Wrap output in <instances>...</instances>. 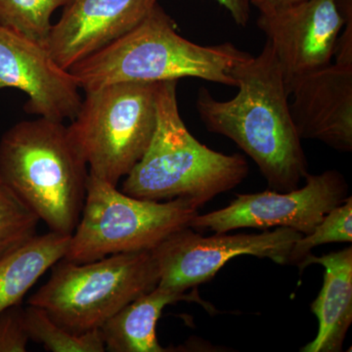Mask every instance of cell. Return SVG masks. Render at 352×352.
Returning <instances> with one entry per match:
<instances>
[{"label": "cell", "mask_w": 352, "mask_h": 352, "mask_svg": "<svg viewBox=\"0 0 352 352\" xmlns=\"http://www.w3.org/2000/svg\"><path fill=\"white\" fill-rule=\"evenodd\" d=\"M231 75L239 88L229 101H219L201 87L196 107L206 129L226 136L258 164L270 190L298 188L308 164L292 120L289 94L270 41L261 54L238 62Z\"/></svg>", "instance_id": "1"}, {"label": "cell", "mask_w": 352, "mask_h": 352, "mask_svg": "<svg viewBox=\"0 0 352 352\" xmlns=\"http://www.w3.org/2000/svg\"><path fill=\"white\" fill-rule=\"evenodd\" d=\"M233 43L201 46L182 38L159 3L126 36L69 69L85 92L113 83L197 78L237 87L231 69L249 57Z\"/></svg>", "instance_id": "2"}, {"label": "cell", "mask_w": 352, "mask_h": 352, "mask_svg": "<svg viewBox=\"0 0 352 352\" xmlns=\"http://www.w3.org/2000/svg\"><path fill=\"white\" fill-rule=\"evenodd\" d=\"M88 176L87 162L63 122L22 120L0 139V180L53 232L75 231Z\"/></svg>", "instance_id": "3"}, {"label": "cell", "mask_w": 352, "mask_h": 352, "mask_svg": "<svg viewBox=\"0 0 352 352\" xmlns=\"http://www.w3.org/2000/svg\"><path fill=\"white\" fill-rule=\"evenodd\" d=\"M177 83L157 85L154 135L122 191L143 200L186 199L201 208L244 182L249 164L242 155L214 151L190 133L178 110Z\"/></svg>", "instance_id": "4"}, {"label": "cell", "mask_w": 352, "mask_h": 352, "mask_svg": "<svg viewBox=\"0 0 352 352\" xmlns=\"http://www.w3.org/2000/svg\"><path fill=\"white\" fill-rule=\"evenodd\" d=\"M159 281L152 251L122 252L83 263L62 258L28 305L43 308L69 332L82 333L100 329Z\"/></svg>", "instance_id": "5"}, {"label": "cell", "mask_w": 352, "mask_h": 352, "mask_svg": "<svg viewBox=\"0 0 352 352\" xmlns=\"http://www.w3.org/2000/svg\"><path fill=\"white\" fill-rule=\"evenodd\" d=\"M157 85L118 82L85 92L67 127L90 175L117 186L140 161L156 129Z\"/></svg>", "instance_id": "6"}, {"label": "cell", "mask_w": 352, "mask_h": 352, "mask_svg": "<svg viewBox=\"0 0 352 352\" xmlns=\"http://www.w3.org/2000/svg\"><path fill=\"white\" fill-rule=\"evenodd\" d=\"M200 208L186 199L134 198L89 173L82 215L64 258L83 263L122 252L152 251L188 228Z\"/></svg>", "instance_id": "7"}, {"label": "cell", "mask_w": 352, "mask_h": 352, "mask_svg": "<svg viewBox=\"0 0 352 352\" xmlns=\"http://www.w3.org/2000/svg\"><path fill=\"white\" fill-rule=\"evenodd\" d=\"M347 197L349 184L340 171L308 173L302 188L237 194L227 207L197 214L190 228L198 232L226 233L242 228L266 230L271 227H286L307 235Z\"/></svg>", "instance_id": "8"}, {"label": "cell", "mask_w": 352, "mask_h": 352, "mask_svg": "<svg viewBox=\"0 0 352 352\" xmlns=\"http://www.w3.org/2000/svg\"><path fill=\"white\" fill-rule=\"evenodd\" d=\"M302 236L294 229L277 227L258 234L215 233L204 237L188 227L152 250L159 270L157 285L185 293L210 281L231 259L241 256L268 258L285 265L296 241Z\"/></svg>", "instance_id": "9"}, {"label": "cell", "mask_w": 352, "mask_h": 352, "mask_svg": "<svg viewBox=\"0 0 352 352\" xmlns=\"http://www.w3.org/2000/svg\"><path fill=\"white\" fill-rule=\"evenodd\" d=\"M351 0H303L259 12L258 27L266 34L285 85L329 66Z\"/></svg>", "instance_id": "10"}, {"label": "cell", "mask_w": 352, "mask_h": 352, "mask_svg": "<svg viewBox=\"0 0 352 352\" xmlns=\"http://www.w3.org/2000/svg\"><path fill=\"white\" fill-rule=\"evenodd\" d=\"M24 92L29 115L63 122L73 120L82 105L80 88L43 44L0 27V90Z\"/></svg>", "instance_id": "11"}, {"label": "cell", "mask_w": 352, "mask_h": 352, "mask_svg": "<svg viewBox=\"0 0 352 352\" xmlns=\"http://www.w3.org/2000/svg\"><path fill=\"white\" fill-rule=\"evenodd\" d=\"M157 3L159 0H71L52 25L46 50L69 71L131 32Z\"/></svg>", "instance_id": "12"}, {"label": "cell", "mask_w": 352, "mask_h": 352, "mask_svg": "<svg viewBox=\"0 0 352 352\" xmlns=\"http://www.w3.org/2000/svg\"><path fill=\"white\" fill-rule=\"evenodd\" d=\"M287 91L294 96L289 108L298 138L352 151V64H330L298 76Z\"/></svg>", "instance_id": "13"}, {"label": "cell", "mask_w": 352, "mask_h": 352, "mask_svg": "<svg viewBox=\"0 0 352 352\" xmlns=\"http://www.w3.org/2000/svg\"><path fill=\"white\" fill-rule=\"evenodd\" d=\"M311 264L324 267L323 286L310 305L318 320L316 337L302 352L342 351L352 323V248L315 256L308 254L298 264L302 271Z\"/></svg>", "instance_id": "14"}, {"label": "cell", "mask_w": 352, "mask_h": 352, "mask_svg": "<svg viewBox=\"0 0 352 352\" xmlns=\"http://www.w3.org/2000/svg\"><path fill=\"white\" fill-rule=\"evenodd\" d=\"M182 300L199 302L200 298L196 294L187 295L159 285L139 296L100 328L106 351H173L160 344L156 333L157 323L166 305Z\"/></svg>", "instance_id": "15"}, {"label": "cell", "mask_w": 352, "mask_h": 352, "mask_svg": "<svg viewBox=\"0 0 352 352\" xmlns=\"http://www.w3.org/2000/svg\"><path fill=\"white\" fill-rule=\"evenodd\" d=\"M69 238L53 231L36 235L0 261V312L22 305L39 278L65 258Z\"/></svg>", "instance_id": "16"}, {"label": "cell", "mask_w": 352, "mask_h": 352, "mask_svg": "<svg viewBox=\"0 0 352 352\" xmlns=\"http://www.w3.org/2000/svg\"><path fill=\"white\" fill-rule=\"evenodd\" d=\"M25 324L30 340L43 344L50 352H104L100 329L82 333L69 332L57 324L43 308H25Z\"/></svg>", "instance_id": "17"}, {"label": "cell", "mask_w": 352, "mask_h": 352, "mask_svg": "<svg viewBox=\"0 0 352 352\" xmlns=\"http://www.w3.org/2000/svg\"><path fill=\"white\" fill-rule=\"evenodd\" d=\"M71 0H0V27L45 46L55 11Z\"/></svg>", "instance_id": "18"}, {"label": "cell", "mask_w": 352, "mask_h": 352, "mask_svg": "<svg viewBox=\"0 0 352 352\" xmlns=\"http://www.w3.org/2000/svg\"><path fill=\"white\" fill-rule=\"evenodd\" d=\"M38 215L0 180V261L38 235Z\"/></svg>", "instance_id": "19"}, {"label": "cell", "mask_w": 352, "mask_h": 352, "mask_svg": "<svg viewBox=\"0 0 352 352\" xmlns=\"http://www.w3.org/2000/svg\"><path fill=\"white\" fill-rule=\"evenodd\" d=\"M352 242V198L333 208L307 235L296 240L289 252L288 264L298 265L314 248L329 243Z\"/></svg>", "instance_id": "20"}, {"label": "cell", "mask_w": 352, "mask_h": 352, "mask_svg": "<svg viewBox=\"0 0 352 352\" xmlns=\"http://www.w3.org/2000/svg\"><path fill=\"white\" fill-rule=\"evenodd\" d=\"M24 310L22 305H18L0 312V352L27 351L30 337Z\"/></svg>", "instance_id": "21"}, {"label": "cell", "mask_w": 352, "mask_h": 352, "mask_svg": "<svg viewBox=\"0 0 352 352\" xmlns=\"http://www.w3.org/2000/svg\"><path fill=\"white\" fill-rule=\"evenodd\" d=\"M230 14L236 24L247 27L251 17L252 0H215Z\"/></svg>", "instance_id": "22"}, {"label": "cell", "mask_w": 352, "mask_h": 352, "mask_svg": "<svg viewBox=\"0 0 352 352\" xmlns=\"http://www.w3.org/2000/svg\"><path fill=\"white\" fill-rule=\"evenodd\" d=\"M303 1V0H252V6L256 7L259 12L276 8V7L288 6V4L296 3V2Z\"/></svg>", "instance_id": "23"}]
</instances>
